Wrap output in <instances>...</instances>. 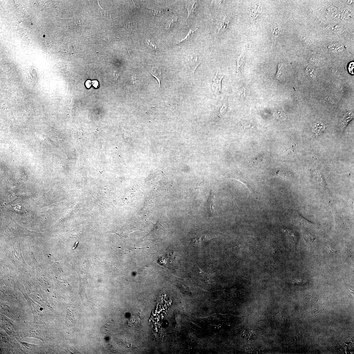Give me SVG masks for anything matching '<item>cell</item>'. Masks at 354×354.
Returning <instances> with one entry per match:
<instances>
[{"mask_svg":"<svg viewBox=\"0 0 354 354\" xmlns=\"http://www.w3.org/2000/svg\"><path fill=\"white\" fill-rule=\"evenodd\" d=\"M228 16L225 17L223 21L221 23L218 30V34L221 33L228 29L230 22V18Z\"/></svg>","mask_w":354,"mask_h":354,"instance_id":"cell-8","label":"cell"},{"mask_svg":"<svg viewBox=\"0 0 354 354\" xmlns=\"http://www.w3.org/2000/svg\"><path fill=\"white\" fill-rule=\"evenodd\" d=\"M145 43L146 45L150 49L153 51H156L157 50V47L155 43L149 39L146 40Z\"/></svg>","mask_w":354,"mask_h":354,"instance_id":"cell-13","label":"cell"},{"mask_svg":"<svg viewBox=\"0 0 354 354\" xmlns=\"http://www.w3.org/2000/svg\"><path fill=\"white\" fill-rule=\"evenodd\" d=\"M353 117L354 114L353 112H347L340 120L339 126L340 129L342 130L344 129Z\"/></svg>","mask_w":354,"mask_h":354,"instance_id":"cell-5","label":"cell"},{"mask_svg":"<svg viewBox=\"0 0 354 354\" xmlns=\"http://www.w3.org/2000/svg\"><path fill=\"white\" fill-rule=\"evenodd\" d=\"M149 9L151 10L154 16H160L163 15L166 10L165 9L158 8Z\"/></svg>","mask_w":354,"mask_h":354,"instance_id":"cell-10","label":"cell"},{"mask_svg":"<svg viewBox=\"0 0 354 354\" xmlns=\"http://www.w3.org/2000/svg\"><path fill=\"white\" fill-rule=\"evenodd\" d=\"M282 66V64L280 63L278 65V70L275 77L276 79L277 80H279L281 78L282 73L281 70Z\"/></svg>","mask_w":354,"mask_h":354,"instance_id":"cell-14","label":"cell"},{"mask_svg":"<svg viewBox=\"0 0 354 354\" xmlns=\"http://www.w3.org/2000/svg\"><path fill=\"white\" fill-rule=\"evenodd\" d=\"M354 69V63H350L349 65L348 69L350 73L353 74V69Z\"/></svg>","mask_w":354,"mask_h":354,"instance_id":"cell-16","label":"cell"},{"mask_svg":"<svg viewBox=\"0 0 354 354\" xmlns=\"http://www.w3.org/2000/svg\"><path fill=\"white\" fill-rule=\"evenodd\" d=\"M198 29V27H197V28L195 30H190L189 31L188 33L186 36L185 37V38L184 39L180 41L179 42V43L185 42V41H188L189 40H190L191 39H192V37H193V35H194V33Z\"/></svg>","mask_w":354,"mask_h":354,"instance_id":"cell-12","label":"cell"},{"mask_svg":"<svg viewBox=\"0 0 354 354\" xmlns=\"http://www.w3.org/2000/svg\"><path fill=\"white\" fill-rule=\"evenodd\" d=\"M201 57L198 56H192L189 60V64L191 72L194 74L195 71L202 61Z\"/></svg>","mask_w":354,"mask_h":354,"instance_id":"cell-4","label":"cell"},{"mask_svg":"<svg viewBox=\"0 0 354 354\" xmlns=\"http://www.w3.org/2000/svg\"><path fill=\"white\" fill-rule=\"evenodd\" d=\"M197 6V1H195L191 6H187L188 12V18H190L192 19L196 11Z\"/></svg>","mask_w":354,"mask_h":354,"instance_id":"cell-9","label":"cell"},{"mask_svg":"<svg viewBox=\"0 0 354 354\" xmlns=\"http://www.w3.org/2000/svg\"><path fill=\"white\" fill-rule=\"evenodd\" d=\"M281 31L280 26L276 23H273L270 28V35L271 41V48L275 45L277 38L279 37Z\"/></svg>","mask_w":354,"mask_h":354,"instance_id":"cell-2","label":"cell"},{"mask_svg":"<svg viewBox=\"0 0 354 354\" xmlns=\"http://www.w3.org/2000/svg\"><path fill=\"white\" fill-rule=\"evenodd\" d=\"M114 76L115 79H116H116H117L118 77V74H115L114 75Z\"/></svg>","mask_w":354,"mask_h":354,"instance_id":"cell-17","label":"cell"},{"mask_svg":"<svg viewBox=\"0 0 354 354\" xmlns=\"http://www.w3.org/2000/svg\"><path fill=\"white\" fill-rule=\"evenodd\" d=\"M263 10V7L260 3L257 2H254L252 5L251 12L250 13L251 18L252 21L255 20L262 13Z\"/></svg>","mask_w":354,"mask_h":354,"instance_id":"cell-3","label":"cell"},{"mask_svg":"<svg viewBox=\"0 0 354 354\" xmlns=\"http://www.w3.org/2000/svg\"><path fill=\"white\" fill-rule=\"evenodd\" d=\"M273 116L274 118L280 121H283L286 118V116L284 113L280 110H276L273 113Z\"/></svg>","mask_w":354,"mask_h":354,"instance_id":"cell-11","label":"cell"},{"mask_svg":"<svg viewBox=\"0 0 354 354\" xmlns=\"http://www.w3.org/2000/svg\"><path fill=\"white\" fill-rule=\"evenodd\" d=\"M245 62V54L242 53L237 58V77L238 76V75L241 72L244 65Z\"/></svg>","mask_w":354,"mask_h":354,"instance_id":"cell-7","label":"cell"},{"mask_svg":"<svg viewBox=\"0 0 354 354\" xmlns=\"http://www.w3.org/2000/svg\"><path fill=\"white\" fill-rule=\"evenodd\" d=\"M224 75L222 73L221 68L218 70L213 81L212 89L215 95H218L221 92V82Z\"/></svg>","mask_w":354,"mask_h":354,"instance_id":"cell-1","label":"cell"},{"mask_svg":"<svg viewBox=\"0 0 354 354\" xmlns=\"http://www.w3.org/2000/svg\"><path fill=\"white\" fill-rule=\"evenodd\" d=\"M148 70L150 73L153 77L157 79L159 83V88L161 81L162 80V73H161V70L160 68L155 67H149L148 68Z\"/></svg>","mask_w":354,"mask_h":354,"instance_id":"cell-6","label":"cell"},{"mask_svg":"<svg viewBox=\"0 0 354 354\" xmlns=\"http://www.w3.org/2000/svg\"><path fill=\"white\" fill-rule=\"evenodd\" d=\"M177 20V19L176 18H174L172 19L170 21L168 22L166 25V29L167 30L170 29L173 27L174 24L176 23Z\"/></svg>","mask_w":354,"mask_h":354,"instance_id":"cell-15","label":"cell"}]
</instances>
